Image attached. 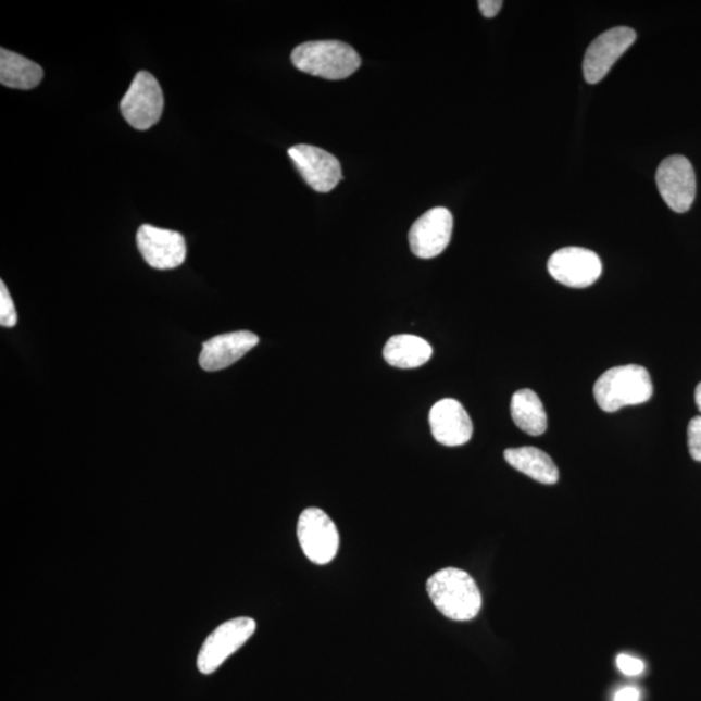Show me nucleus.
<instances>
[{
  "mask_svg": "<svg viewBox=\"0 0 701 701\" xmlns=\"http://www.w3.org/2000/svg\"><path fill=\"white\" fill-rule=\"evenodd\" d=\"M427 593L437 610L452 621H471L478 616L483 596L470 574L456 567H446L427 580Z\"/></svg>",
  "mask_w": 701,
  "mask_h": 701,
  "instance_id": "obj_1",
  "label": "nucleus"
},
{
  "mask_svg": "<svg viewBox=\"0 0 701 701\" xmlns=\"http://www.w3.org/2000/svg\"><path fill=\"white\" fill-rule=\"evenodd\" d=\"M256 334L247 330L222 334L203 343L199 364L206 372H217L237 363L259 345Z\"/></svg>",
  "mask_w": 701,
  "mask_h": 701,
  "instance_id": "obj_14",
  "label": "nucleus"
},
{
  "mask_svg": "<svg viewBox=\"0 0 701 701\" xmlns=\"http://www.w3.org/2000/svg\"><path fill=\"white\" fill-rule=\"evenodd\" d=\"M616 663L618 669L623 672L627 677H637L646 669V665L642 660L627 656V654L624 653L618 654Z\"/></svg>",
  "mask_w": 701,
  "mask_h": 701,
  "instance_id": "obj_21",
  "label": "nucleus"
},
{
  "mask_svg": "<svg viewBox=\"0 0 701 701\" xmlns=\"http://www.w3.org/2000/svg\"><path fill=\"white\" fill-rule=\"evenodd\" d=\"M137 245L145 262L155 270L178 268L186 259L185 238L177 231L145 224L138 229Z\"/></svg>",
  "mask_w": 701,
  "mask_h": 701,
  "instance_id": "obj_10",
  "label": "nucleus"
},
{
  "mask_svg": "<svg viewBox=\"0 0 701 701\" xmlns=\"http://www.w3.org/2000/svg\"><path fill=\"white\" fill-rule=\"evenodd\" d=\"M256 631L255 619L238 617L226 621L213 630L200 649L197 660L200 673H215L231 654L247 643Z\"/></svg>",
  "mask_w": 701,
  "mask_h": 701,
  "instance_id": "obj_4",
  "label": "nucleus"
},
{
  "mask_svg": "<svg viewBox=\"0 0 701 701\" xmlns=\"http://www.w3.org/2000/svg\"><path fill=\"white\" fill-rule=\"evenodd\" d=\"M452 213L437 206L424 213L410 230L411 251L420 259H433L442 253L451 242Z\"/></svg>",
  "mask_w": 701,
  "mask_h": 701,
  "instance_id": "obj_12",
  "label": "nucleus"
},
{
  "mask_svg": "<svg viewBox=\"0 0 701 701\" xmlns=\"http://www.w3.org/2000/svg\"><path fill=\"white\" fill-rule=\"evenodd\" d=\"M433 356V347L425 339L400 334L393 336L384 349V359L387 364L399 370H415L425 365Z\"/></svg>",
  "mask_w": 701,
  "mask_h": 701,
  "instance_id": "obj_15",
  "label": "nucleus"
},
{
  "mask_svg": "<svg viewBox=\"0 0 701 701\" xmlns=\"http://www.w3.org/2000/svg\"><path fill=\"white\" fill-rule=\"evenodd\" d=\"M123 116L133 128L147 130L158 124L164 110L163 90L149 72H139L133 79L122 103Z\"/></svg>",
  "mask_w": 701,
  "mask_h": 701,
  "instance_id": "obj_5",
  "label": "nucleus"
},
{
  "mask_svg": "<svg viewBox=\"0 0 701 701\" xmlns=\"http://www.w3.org/2000/svg\"><path fill=\"white\" fill-rule=\"evenodd\" d=\"M637 33L627 26L606 30L586 51L584 76L587 83L598 84L610 73L617 60L636 42Z\"/></svg>",
  "mask_w": 701,
  "mask_h": 701,
  "instance_id": "obj_9",
  "label": "nucleus"
},
{
  "mask_svg": "<svg viewBox=\"0 0 701 701\" xmlns=\"http://www.w3.org/2000/svg\"><path fill=\"white\" fill-rule=\"evenodd\" d=\"M660 196L669 209L685 213L697 198V176L689 159L680 155L666 158L656 173Z\"/></svg>",
  "mask_w": 701,
  "mask_h": 701,
  "instance_id": "obj_7",
  "label": "nucleus"
},
{
  "mask_svg": "<svg viewBox=\"0 0 701 701\" xmlns=\"http://www.w3.org/2000/svg\"><path fill=\"white\" fill-rule=\"evenodd\" d=\"M690 455L696 462L701 463V416L693 417L687 429Z\"/></svg>",
  "mask_w": 701,
  "mask_h": 701,
  "instance_id": "obj_20",
  "label": "nucleus"
},
{
  "mask_svg": "<svg viewBox=\"0 0 701 701\" xmlns=\"http://www.w3.org/2000/svg\"><path fill=\"white\" fill-rule=\"evenodd\" d=\"M43 78L41 66L5 49L0 50V83L7 88L30 90Z\"/></svg>",
  "mask_w": 701,
  "mask_h": 701,
  "instance_id": "obj_17",
  "label": "nucleus"
},
{
  "mask_svg": "<svg viewBox=\"0 0 701 701\" xmlns=\"http://www.w3.org/2000/svg\"><path fill=\"white\" fill-rule=\"evenodd\" d=\"M511 415L514 424L533 437L542 436L547 430V425H549L542 400L530 389H523L513 393Z\"/></svg>",
  "mask_w": 701,
  "mask_h": 701,
  "instance_id": "obj_18",
  "label": "nucleus"
},
{
  "mask_svg": "<svg viewBox=\"0 0 701 701\" xmlns=\"http://www.w3.org/2000/svg\"><path fill=\"white\" fill-rule=\"evenodd\" d=\"M505 462L525 476L543 485H555L559 470L553 460L536 447H518L504 452Z\"/></svg>",
  "mask_w": 701,
  "mask_h": 701,
  "instance_id": "obj_16",
  "label": "nucleus"
},
{
  "mask_svg": "<svg viewBox=\"0 0 701 701\" xmlns=\"http://www.w3.org/2000/svg\"><path fill=\"white\" fill-rule=\"evenodd\" d=\"M696 402L698 405V409L701 413V383L698 385L697 390H696Z\"/></svg>",
  "mask_w": 701,
  "mask_h": 701,
  "instance_id": "obj_24",
  "label": "nucleus"
},
{
  "mask_svg": "<svg viewBox=\"0 0 701 701\" xmlns=\"http://www.w3.org/2000/svg\"><path fill=\"white\" fill-rule=\"evenodd\" d=\"M298 539L306 559L316 565H326L339 551V533L334 521L320 509H306L298 521Z\"/></svg>",
  "mask_w": 701,
  "mask_h": 701,
  "instance_id": "obj_6",
  "label": "nucleus"
},
{
  "mask_svg": "<svg viewBox=\"0 0 701 701\" xmlns=\"http://www.w3.org/2000/svg\"><path fill=\"white\" fill-rule=\"evenodd\" d=\"M289 157L306 185L318 192H330L342 181L339 160L331 153L310 145L291 147Z\"/></svg>",
  "mask_w": 701,
  "mask_h": 701,
  "instance_id": "obj_11",
  "label": "nucleus"
},
{
  "mask_svg": "<svg viewBox=\"0 0 701 701\" xmlns=\"http://www.w3.org/2000/svg\"><path fill=\"white\" fill-rule=\"evenodd\" d=\"M479 11L487 18L496 17L500 10H502V0H479Z\"/></svg>",
  "mask_w": 701,
  "mask_h": 701,
  "instance_id": "obj_22",
  "label": "nucleus"
},
{
  "mask_svg": "<svg viewBox=\"0 0 701 701\" xmlns=\"http://www.w3.org/2000/svg\"><path fill=\"white\" fill-rule=\"evenodd\" d=\"M613 701H640V691L637 687H624V689L614 693Z\"/></svg>",
  "mask_w": 701,
  "mask_h": 701,
  "instance_id": "obj_23",
  "label": "nucleus"
},
{
  "mask_svg": "<svg viewBox=\"0 0 701 701\" xmlns=\"http://www.w3.org/2000/svg\"><path fill=\"white\" fill-rule=\"evenodd\" d=\"M653 396L649 371L640 365H621L608 370L593 385V398L600 410L612 413L629 405H639Z\"/></svg>",
  "mask_w": 701,
  "mask_h": 701,
  "instance_id": "obj_2",
  "label": "nucleus"
},
{
  "mask_svg": "<svg viewBox=\"0 0 701 701\" xmlns=\"http://www.w3.org/2000/svg\"><path fill=\"white\" fill-rule=\"evenodd\" d=\"M17 324L16 306L13 304L11 293L5 284L0 283V325L13 327Z\"/></svg>",
  "mask_w": 701,
  "mask_h": 701,
  "instance_id": "obj_19",
  "label": "nucleus"
},
{
  "mask_svg": "<svg viewBox=\"0 0 701 701\" xmlns=\"http://www.w3.org/2000/svg\"><path fill=\"white\" fill-rule=\"evenodd\" d=\"M433 437L447 447H459L470 442L473 424L462 403L455 399H442L433 405L429 415Z\"/></svg>",
  "mask_w": 701,
  "mask_h": 701,
  "instance_id": "obj_13",
  "label": "nucleus"
},
{
  "mask_svg": "<svg viewBox=\"0 0 701 701\" xmlns=\"http://www.w3.org/2000/svg\"><path fill=\"white\" fill-rule=\"evenodd\" d=\"M549 272L553 279L573 289H585L602 276V260L596 252L583 247H565L553 253L549 260Z\"/></svg>",
  "mask_w": 701,
  "mask_h": 701,
  "instance_id": "obj_8",
  "label": "nucleus"
},
{
  "mask_svg": "<svg viewBox=\"0 0 701 701\" xmlns=\"http://www.w3.org/2000/svg\"><path fill=\"white\" fill-rule=\"evenodd\" d=\"M296 68L325 79L349 78L362 65V58L350 45L340 41H313L299 45L291 53Z\"/></svg>",
  "mask_w": 701,
  "mask_h": 701,
  "instance_id": "obj_3",
  "label": "nucleus"
}]
</instances>
